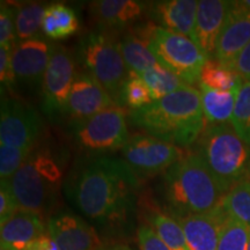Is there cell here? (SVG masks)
Wrapping results in <instances>:
<instances>
[{
    "mask_svg": "<svg viewBox=\"0 0 250 250\" xmlns=\"http://www.w3.org/2000/svg\"><path fill=\"white\" fill-rule=\"evenodd\" d=\"M230 124L250 146V81H245L239 90Z\"/></svg>",
    "mask_w": 250,
    "mask_h": 250,
    "instance_id": "obj_29",
    "label": "cell"
},
{
    "mask_svg": "<svg viewBox=\"0 0 250 250\" xmlns=\"http://www.w3.org/2000/svg\"><path fill=\"white\" fill-rule=\"evenodd\" d=\"M138 76L148 87L153 101H158L188 85L179 76L162 65L143 72Z\"/></svg>",
    "mask_w": 250,
    "mask_h": 250,
    "instance_id": "obj_25",
    "label": "cell"
},
{
    "mask_svg": "<svg viewBox=\"0 0 250 250\" xmlns=\"http://www.w3.org/2000/svg\"><path fill=\"white\" fill-rule=\"evenodd\" d=\"M112 107L120 105L98 81L88 73L77 74L65 109L73 120H85Z\"/></svg>",
    "mask_w": 250,
    "mask_h": 250,
    "instance_id": "obj_16",
    "label": "cell"
},
{
    "mask_svg": "<svg viewBox=\"0 0 250 250\" xmlns=\"http://www.w3.org/2000/svg\"><path fill=\"white\" fill-rule=\"evenodd\" d=\"M0 250H7V249L4 248V247H1V248H0Z\"/></svg>",
    "mask_w": 250,
    "mask_h": 250,
    "instance_id": "obj_41",
    "label": "cell"
},
{
    "mask_svg": "<svg viewBox=\"0 0 250 250\" xmlns=\"http://www.w3.org/2000/svg\"><path fill=\"white\" fill-rule=\"evenodd\" d=\"M199 86L205 123H210V125L226 124L227 122L230 123L239 90L221 92L208 88L201 83Z\"/></svg>",
    "mask_w": 250,
    "mask_h": 250,
    "instance_id": "obj_22",
    "label": "cell"
},
{
    "mask_svg": "<svg viewBox=\"0 0 250 250\" xmlns=\"http://www.w3.org/2000/svg\"><path fill=\"white\" fill-rule=\"evenodd\" d=\"M55 43L42 37L18 42L12 50V65L17 80L30 86L42 85Z\"/></svg>",
    "mask_w": 250,
    "mask_h": 250,
    "instance_id": "obj_12",
    "label": "cell"
},
{
    "mask_svg": "<svg viewBox=\"0 0 250 250\" xmlns=\"http://www.w3.org/2000/svg\"><path fill=\"white\" fill-rule=\"evenodd\" d=\"M48 234L59 250H99L100 237L88 223L73 213L62 212L49 219Z\"/></svg>",
    "mask_w": 250,
    "mask_h": 250,
    "instance_id": "obj_14",
    "label": "cell"
},
{
    "mask_svg": "<svg viewBox=\"0 0 250 250\" xmlns=\"http://www.w3.org/2000/svg\"><path fill=\"white\" fill-rule=\"evenodd\" d=\"M171 218L182 227L190 250H217L225 225L229 219L221 204L206 213Z\"/></svg>",
    "mask_w": 250,
    "mask_h": 250,
    "instance_id": "obj_15",
    "label": "cell"
},
{
    "mask_svg": "<svg viewBox=\"0 0 250 250\" xmlns=\"http://www.w3.org/2000/svg\"><path fill=\"white\" fill-rule=\"evenodd\" d=\"M45 9L46 6L40 2H29L17 6L15 27L19 42L39 36V31L42 29Z\"/></svg>",
    "mask_w": 250,
    "mask_h": 250,
    "instance_id": "obj_26",
    "label": "cell"
},
{
    "mask_svg": "<svg viewBox=\"0 0 250 250\" xmlns=\"http://www.w3.org/2000/svg\"><path fill=\"white\" fill-rule=\"evenodd\" d=\"M105 250H131L129 247L126 246H112V247H109V248H105Z\"/></svg>",
    "mask_w": 250,
    "mask_h": 250,
    "instance_id": "obj_39",
    "label": "cell"
},
{
    "mask_svg": "<svg viewBox=\"0 0 250 250\" xmlns=\"http://www.w3.org/2000/svg\"><path fill=\"white\" fill-rule=\"evenodd\" d=\"M18 211L20 210H19L17 199L12 192L9 181H1L0 183V225L7 223Z\"/></svg>",
    "mask_w": 250,
    "mask_h": 250,
    "instance_id": "obj_34",
    "label": "cell"
},
{
    "mask_svg": "<svg viewBox=\"0 0 250 250\" xmlns=\"http://www.w3.org/2000/svg\"><path fill=\"white\" fill-rule=\"evenodd\" d=\"M137 237L140 250H170L149 225H140Z\"/></svg>",
    "mask_w": 250,
    "mask_h": 250,
    "instance_id": "obj_35",
    "label": "cell"
},
{
    "mask_svg": "<svg viewBox=\"0 0 250 250\" xmlns=\"http://www.w3.org/2000/svg\"><path fill=\"white\" fill-rule=\"evenodd\" d=\"M164 181L170 217L210 212L221 204L226 195L198 153H184L165 171Z\"/></svg>",
    "mask_w": 250,
    "mask_h": 250,
    "instance_id": "obj_3",
    "label": "cell"
},
{
    "mask_svg": "<svg viewBox=\"0 0 250 250\" xmlns=\"http://www.w3.org/2000/svg\"><path fill=\"white\" fill-rule=\"evenodd\" d=\"M17 7L1 2L0 6V45L13 49L17 45V27H15Z\"/></svg>",
    "mask_w": 250,
    "mask_h": 250,
    "instance_id": "obj_33",
    "label": "cell"
},
{
    "mask_svg": "<svg viewBox=\"0 0 250 250\" xmlns=\"http://www.w3.org/2000/svg\"><path fill=\"white\" fill-rule=\"evenodd\" d=\"M62 179V165L51 152L42 148L31 152L9 180L19 210L40 215L49 211L61 188Z\"/></svg>",
    "mask_w": 250,
    "mask_h": 250,
    "instance_id": "obj_4",
    "label": "cell"
},
{
    "mask_svg": "<svg viewBox=\"0 0 250 250\" xmlns=\"http://www.w3.org/2000/svg\"><path fill=\"white\" fill-rule=\"evenodd\" d=\"M249 173H250V165H249Z\"/></svg>",
    "mask_w": 250,
    "mask_h": 250,
    "instance_id": "obj_43",
    "label": "cell"
},
{
    "mask_svg": "<svg viewBox=\"0 0 250 250\" xmlns=\"http://www.w3.org/2000/svg\"><path fill=\"white\" fill-rule=\"evenodd\" d=\"M230 7L232 1L225 0L198 1L193 42L208 59H213L218 39L226 23Z\"/></svg>",
    "mask_w": 250,
    "mask_h": 250,
    "instance_id": "obj_17",
    "label": "cell"
},
{
    "mask_svg": "<svg viewBox=\"0 0 250 250\" xmlns=\"http://www.w3.org/2000/svg\"><path fill=\"white\" fill-rule=\"evenodd\" d=\"M147 221L170 250H190L182 227L170 215L155 212L148 215Z\"/></svg>",
    "mask_w": 250,
    "mask_h": 250,
    "instance_id": "obj_28",
    "label": "cell"
},
{
    "mask_svg": "<svg viewBox=\"0 0 250 250\" xmlns=\"http://www.w3.org/2000/svg\"><path fill=\"white\" fill-rule=\"evenodd\" d=\"M198 1L196 0H168L155 6V19L162 28L181 34L193 41Z\"/></svg>",
    "mask_w": 250,
    "mask_h": 250,
    "instance_id": "obj_20",
    "label": "cell"
},
{
    "mask_svg": "<svg viewBox=\"0 0 250 250\" xmlns=\"http://www.w3.org/2000/svg\"><path fill=\"white\" fill-rule=\"evenodd\" d=\"M138 187V176L124 161L101 156L80 170L70 198L99 226H117L133 211Z\"/></svg>",
    "mask_w": 250,
    "mask_h": 250,
    "instance_id": "obj_1",
    "label": "cell"
},
{
    "mask_svg": "<svg viewBox=\"0 0 250 250\" xmlns=\"http://www.w3.org/2000/svg\"><path fill=\"white\" fill-rule=\"evenodd\" d=\"M199 83L211 89L232 92L240 90L243 80L232 68L224 66L215 59H208L202 70Z\"/></svg>",
    "mask_w": 250,
    "mask_h": 250,
    "instance_id": "obj_24",
    "label": "cell"
},
{
    "mask_svg": "<svg viewBox=\"0 0 250 250\" xmlns=\"http://www.w3.org/2000/svg\"><path fill=\"white\" fill-rule=\"evenodd\" d=\"M73 136L80 147L93 152L122 149L129 142L125 111L112 107L92 117L76 121Z\"/></svg>",
    "mask_w": 250,
    "mask_h": 250,
    "instance_id": "obj_8",
    "label": "cell"
},
{
    "mask_svg": "<svg viewBox=\"0 0 250 250\" xmlns=\"http://www.w3.org/2000/svg\"><path fill=\"white\" fill-rule=\"evenodd\" d=\"M33 149L19 148L0 144V179L9 181L20 169Z\"/></svg>",
    "mask_w": 250,
    "mask_h": 250,
    "instance_id": "obj_32",
    "label": "cell"
},
{
    "mask_svg": "<svg viewBox=\"0 0 250 250\" xmlns=\"http://www.w3.org/2000/svg\"><path fill=\"white\" fill-rule=\"evenodd\" d=\"M27 250H59L58 247L54 242V240L49 236V234L46 233L45 235L40 237L39 240H36L35 242L31 245Z\"/></svg>",
    "mask_w": 250,
    "mask_h": 250,
    "instance_id": "obj_38",
    "label": "cell"
},
{
    "mask_svg": "<svg viewBox=\"0 0 250 250\" xmlns=\"http://www.w3.org/2000/svg\"><path fill=\"white\" fill-rule=\"evenodd\" d=\"M42 130L37 112L24 103L11 98L1 99L0 144L33 149Z\"/></svg>",
    "mask_w": 250,
    "mask_h": 250,
    "instance_id": "obj_10",
    "label": "cell"
},
{
    "mask_svg": "<svg viewBox=\"0 0 250 250\" xmlns=\"http://www.w3.org/2000/svg\"><path fill=\"white\" fill-rule=\"evenodd\" d=\"M247 250H250V234H249V241H248V247H247Z\"/></svg>",
    "mask_w": 250,
    "mask_h": 250,
    "instance_id": "obj_40",
    "label": "cell"
},
{
    "mask_svg": "<svg viewBox=\"0 0 250 250\" xmlns=\"http://www.w3.org/2000/svg\"><path fill=\"white\" fill-rule=\"evenodd\" d=\"M232 70L235 71L242 80L250 81V42L235 59Z\"/></svg>",
    "mask_w": 250,
    "mask_h": 250,
    "instance_id": "obj_37",
    "label": "cell"
},
{
    "mask_svg": "<svg viewBox=\"0 0 250 250\" xmlns=\"http://www.w3.org/2000/svg\"><path fill=\"white\" fill-rule=\"evenodd\" d=\"M79 28L76 12L70 6L54 4L46 6L42 22V33L51 40H62L73 35Z\"/></svg>",
    "mask_w": 250,
    "mask_h": 250,
    "instance_id": "obj_23",
    "label": "cell"
},
{
    "mask_svg": "<svg viewBox=\"0 0 250 250\" xmlns=\"http://www.w3.org/2000/svg\"><path fill=\"white\" fill-rule=\"evenodd\" d=\"M184 155L183 149L148 134L131 137L122 148L124 162L137 176H152L166 171Z\"/></svg>",
    "mask_w": 250,
    "mask_h": 250,
    "instance_id": "obj_9",
    "label": "cell"
},
{
    "mask_svg": "<svg viewBox=\"0 0 250 250\" xmlns=\"http://www.w3.org/2000/svg\"><path fill=\"white\" fill-rule=\"evenodd\" d=\"M149 28L151 26L142 34L127 33L120 42L122 55L129 72L140 74L161 65L148 46Z\"/></svg>",
    "mask_w": 250,
    "mask_h": 250,
    "instance_id": "obj_21",
    "label": "cell"
},
{
    "mask_svg": "<svg viewBox=\"0 0 250 250\" xmlns=\"http://www.w3.org/2000/svg\"><path fill=\"white\" fill-rule=\"evenodd\" d=\"M48 233L42 215L29 211H18L1 225L0 242L7 250H27L36 240Z\"/></svg>",
    "mask_w": 250,
    "mask_h": 250,
    "instance_id": "obj_18",
    "label": "cell"
},
{
    "mask_svg": "<svg viewBox=\"0 0 250 250\" xmlns=\"http://www.w3.org/2000/svg\"><path fill=\"white\" fill-rule=\"evenodd\" d=\"M99 250H105V248H101V249H99Z\"/></svg>",
    "mask_w": 250,
    "mask_h": 250,
    "instance_id": "obj_42",
    "label": "cell"
},
{
    "mask_svg": "<svg viewBox=\"0 0 250 250\" xmlns=\"http://www.w3.org/2000/svg\"><path fill=\"white\" fill-rule=\"evenodd\" d=\"M250 228L234 219H228L225 225L217 250H247Z\"/></svg>",
    "mask_w": 250,
    "mask_h": 250,
    "instance_id": "obj_31",
    "label": "cell"
},
{
    "mask_svg": "<svg viewBox=\"0 0 250 250\" xmlns=\"http://www.w3.org/2000/svg\"><path fill=\"white\" fill-rule=\"evenodd\" d=\"M250 42V8L232 1L226 23L219 36L213 59L232 68L235 59Z\"/></svg>",
    "mask_w": 250,
    "mask_h": 250,
    "instance_id": "obj_13",
    "label": "cell"
},
{
    "mask_svg": "<svg viewBox=\"0 0 250 250\" xmlns=\"http://www.w3.org/2000/svg\"><path fill=\"white\" fill-rule=\"evenodd\" d=\"M198 143V154L226 193L242 182L249 170L250 146L236 133L232 124L205 126Z\"/></svg>",
    "mask_w": 250,
    "mask_h": 250,
    "instance_id": "obj_5",
    "label": "cell"
},
{
    "mask_svg": "<svg viewBox=\"0 0 250 250\" xmlns=\"http://www.w3.org/2000/svg\"><path fill=\"white\" fill-rule=\"evenodd\" d=\"M90 15L103 30L124 29L144 14L142 2L133 0H99L89 6Z\"/></svg>",
    "mask_w": 250,
    "mask_h": 250,
    "instance_id": "obj_19",
    "label": "cell"
},
{
    "mask_svg": "<svg viewBox=\"0 0 250 250\" xmlns=\"http://www.w3.org/2000/svg\"><path fill=\"white\" fill-rule=\"evenodd\" d=\"M130 120L148 136L177 147H188L205 129L201 90L184 86L146 107L131 110Z\"/></svg>",
    "mask_w": 250,
    "mask_h": 250,
    "instance_id": "obj_2",
    "label": "cell"
},
{
    "mask_svg": "<svg viewBox=\"0 0 250 250\" xmlns=\"http://www.w3.org/2000/svg\"><path fill=\"white\" fill-rule=\"evenodd\" d=\"M148 46L162 66L190 86L198 83L203 67L208 61L191 39L160 26L149 28Z\"/></svg>",
    "mask_w": 250,
    "mask_h": 250,
    "instance_id": "obj_7",
    "label": "cell"
},
{
    "mask_svg": "<svg viewBox=\"0 0 250 250\" xmlns=\"http://www.w3.org/2000/svg\"><path fill=\"white\" fill-rule=\"evenodd\" d=\"M12 50L13 49L0 45V83L2 92L5 88L11 89L17 81L12 65Z\"/></svg>",
    "mask_w": 250,
    "mask_h": 250,
    "instance_id": "obj_36",
    "label": "cell"
},
{
    "mask_svg": "<svg viewBox=\"0 0 250 250\" xmlns=\"http://www.w3.org/2000/svg\"><path fill=\"white\" fill-rule=\"evenodd\" d=\"M152 96L145 81L134 72H129L122 90V104H126L131 110H137L152 103Z\"/></svg>",
    "mask_w": 250,
    "mask_h": 250,
    "instance_id": "obj_30",
    "label": "cell"
},
{
    "mask_svg": "<svg viewBox=\"0 0 250 250\" xmlns=\"http://www.w3.org/2000/svg\"><path fill=\"white\" fill-rule=\"evenodd\" d=\"M76 66L70 52L55 43L54 52L42 81V107L48 115L65 111L72 85L76 79Z\"/></svg>",
    "mask_w": 250,
    "mask_h": 250,
    "instance_id": "obj_11",
    "label": "cell"
},
{
    "mask_svg": "<svg viewBox=\"0 0 250 250\" xmlns=\"http://www.w3.org/2000/svg\"><path fill=\"white\" fill-rule=\"evenodd\" d=\"M228 217L250 228V181H242L228 191L221 201Z\"/></svg>",
    "mask_w": 250,
    "mask_h": 250,
    "instance_id": "obj_27",
    "label": "cell"
},
{
    "mask_svg": "<svg viewBox=\"0 0 250 250\" xmlns=\"http://www.w3.org/2000/svg\"><path fill=\"white\" fill-rule=\"evenodd\" d=\"M79 58L83 66L122 107V90L127 77V66L121 43L105 31H93L81 40Z\"/></svg>",
    "mask_w": 250,
    "mask_h": 250,
    "instance_id": "obj_6",
    "label": "cell"
}]
</instances>
